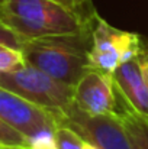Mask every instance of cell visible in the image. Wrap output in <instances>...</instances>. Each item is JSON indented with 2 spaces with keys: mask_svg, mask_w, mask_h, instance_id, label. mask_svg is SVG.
Listing matches in <instances>:
<instances>
[{
  "mask_svg": "<svg viewBox=\"0 0 148 149\" xmlns=\"http://www.w3.org/2000/svg\"><path fill=\"white\" fill-rule=\"evenodd\" d=\"M29 149H58L55 129H42L28 138Z\"/></svg>",
  "mask_w": 148,
  "mask_h": 149,
  "instance_id": "12",
  "label": "cell"
},
{
  "mask_svg": "<svg viewBox=\"0 0 148 149\" xmlns=\"http://www.w3.org/2000/svg\"><path fill=\"white\" fill-rule=\"evenodd\" d=\"M90 47L92 32H81L29 39L25 42L22 52L26 64L61 83L76 86L90 70Z\"/></svg>",
  "mask_w": 148,
  "mask_h": 149,
  "instance_id": "2",
  "label": "cell"
},
{
  "mask_svg": "<svg viewBox=\"0 0 148 149\" xmlns=\"http://www.w3.org/2000/svg\"><path fill=\"white\" fill-rule=\"evenodd\" d=\"M57 126L76 130L86 142L99 149H132L126 130L118 114H89L74 104L62 110H51Z\"/></svg>",
  "mask_w": 148,
  "mask_h": 149,
  "instance_id": "5",
  "label": "cell"
},
{
  "mask_svg": "<svg viewBox=\"0 0 148 149\" xmlns=\"http://www.w3.org/2000/svg\"><path fill=\"white\" fill-rule=\"evenodd\" d=\"M116 94L119 100L118 116L126 130L128 139L131 142V148L148 149V116L135 110L126 101V99L118 91V88H116Z\"/></svg>",
  "mask_w": 148,
  "mask_h": 149,
  "instance_id": "9",
  "label": "cell"
},
{
  "mask_svg": "<svg viewBox=\"0 0 148 149\" xmlns=\"http://www.w3.org/2000/svg\"><path fill=\"white\" fill-rule=\"evenodd\" d=\"M73 104L89 114H118L119 100L112 74L90 68L74 86Z\"/></svg>",
  "mask_w": 148,
  "mask_h": 149,
  "instance_id": "7",
  "label": "cell"
},
{
  "mask_svg": "<svg viewBox=\"0 0 148 149\" xmlns=\"http://www.w3.org/2000/svg\"><path fill=\"white\" fill-rule=\"evenodd\" d=\"M144 54V42L138 33L118 29L97 15L89 51L92 70L113 74L119 65L141 58Z\"/></svg>",
  "mask_w": 148,
  "mask_h": 149,
  "instance_id": "3",
  "label": "cell"
},
{
  "mask_svg": "<svg viewBox=\"0 0 148 149\" xmlns=\"http://www.w3.org/2000/svg\"><path fill=\"white\" fill-rule=\"evenodd\" d=\"M118 91L140 113L148 116V81L141 67V58L119 65L112 74Z\"/></svg>",
  "mask_w": 148,
  "mask_h": 149,
  "instance_id": "8",
  "label": "cell"
},
{
  "mask_svg": "<svg viewBox=\"0 0 148 149\" xmlns=\"http://www.w3.org/2000/svg\"><path fill=\"white\" fill-rule=\"evenodd\" d=\"M97 12L92 0H3L0 20L23 39L92 32Z\"/></svg>",
  "mask_w": 148,
  "mask_h": 149,
  "instance_id": "1",
  "label": "cell"
},
{
  "mask_svg": "<svg viewBox=\"0 0 148 149\" xmlns=\"http://www.w3.org/2000/svg\"><path fill=\"white\" fill-rule=\"evenodd\" d=\"M141 67H142V71H144V75L148 81V52H145L142 56H141Z\"/></svg>",
  "mask_w": 148,
  "mask_h": 149,
  "instance_id": "15",
  "label": "cell"
},
{
  "mask_svg": "<svg viewBox=\"0 0 148 149\" xmlns=\"http://www.w3.org/2000/svg\"><path fill=\"white\" fill-rule=\"evenodd\" d=\"M26 39H23L20 35H18L12 28H9L6 23H3L0 20V45L4 47H10L15 49H20L23 48Z\"/></svg>",
  "mask_w": 148,
  "mask_h": 149,
  "instance_id": "14",
  "label": "cell"
},
{
  "mask_svg": "<svg viewBox=\"0 0 148 149\" xmlns=\"http://www.w3.org/2000/svg\"><path fill=\"white\" fill-rule=\"evenodd\" d=\"M0 86L47 110H62L73 104L74 86L61 83L29 64L18 71L0 72Z\"/></svg>",
  "mask_w": 148,
  "mask_h": 149,
  "instance_id": "4",
  "label": "cell"
},
{
  "mask_svg": "<svg viewBox=\"0 0 148 149\" xmlns=\"http://www.w3.org/2000/svg\"><path fill=\"white\" fill-rule=\"evenodd\" d=\"M55 138L58 149H84V139L67 126H57Z\"/></svg>",
  "mask_w": 148,
  "mask_h": 149,
  "instance_id": "11",
  "label": "cell"
},
{
  "mask_svg": "<svg viewBox=\"0 0 148 149\" xmlns=\"http://www.w3.org/2000/svg\"><path fill=\"white\" fill-rule=\"evenodd\" d=\"M0 143L6 146H25L28 148V139L20 132L9 126L0 119Z\"/></svg>",
  "mask_w": 148,
  "mask_h": 149,
  "instance_id": "13",
  "label": "cell"
},
{
  "mask_svg": "<svg viewBox=\"0 0 148 149\" xmlns=\"http://www.w3.org/2000/svg\"><path fill=\"white\" fill-rule=\"evenodd\" d=\"M1 1H3V0H0V3H1Z\"/></svg>",
  "mask_w": 148,
  "mask_h": 149,
  "instance_id": "19",
  "label": "cell"
},
{
  "mask_svg": "<svg viewBox=\"0 0 148 149\" xmlns=\"http://www.w3.org/2000/svg\"><path fill=\"white\" fill-rule=\"evenodd\" d=\"M26 65V59L20 49L0 45V72L18 71Z\"/></svg>",
  "mask_w": 148,
  "mask_h": 149,
  "instance_id": "10",
  "label": "cell"
},
{
  "mask_svg": "<svg viewBox=\"0 0 148 149\" xmlns=\"http://www.w3.org/2000/svg\"><path fill=\"white\" fill-rule=\"evenodd\" d=\"M0 119L26 139L42 129H57L54 113L0 86Z\"/></svg>",
  "mask_w": 148,
  "mask_h": 149,
  "instance_id": "6",
  "label": "cell"
},
{
  "mask_svg": "<svg viewBox=\"0 0 148 149\" xmlns=\"http://www.w3.org/2000/svg\"><path fill=\"white\" fill-rule=\"evenodd\" d=\"M1 146H3V145H1V143H0V148H1Z\"/></svg>",
  "mask_w": 148,
  "mask_h": 149,
  "instance_id": "18",
  "label": "cell"
},
{
  "mask_svg": "<svg viewBox=\"0 0 148 149\" xmlns=\"http://www.w3.org/2000/svg\"><path fill=\"white\" fill-rule=\"evenodd\" d=\"M84 149H99V148H96L95 145H92V143H89V142L84 141Z\"/></svg>",
  "mask_w": 148,
  "mask_h": 149,
  "instance_id": "17",
  "label": "cell"
},
{
  "mask_svg": "<svg viewBox=\"0 0 148 149\" xmlns=\"http://www.w3.org/2000/svg\"><path fill=\"white\" fill-rule=\"evenodd\" d=\"M0 149H29V148H25V146H6V145H3Z\"/></svg>",
  "mask_w": 148,
  "mask_h": 149,
  "instance_id": "16",
  "label": "cell"
}]
</instances>
